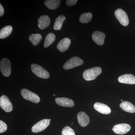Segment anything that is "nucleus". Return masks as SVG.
Segmentation results:
<instances>
[{
	"label": "nucleus",
	"instance_id": "1a4fd4ad",
	"mask_svg": "<svg viewBox=\"0 0 135 135\" xmlns=\"http://www.w3.org/2000/svg\"><path fill=\"white\" fill-rule=\"evenodd\" d=\"M131 129V127L127 123H120L114 126L112 129L114 132L118 134H124L127 133Z\"/></svg>",
	"mask_w": 135,
	"mask_h": 135
},
{
	"label": "nucleus",
	"instance_id": "0eeeda50",
	"mask_svg": "<svg viewBox=\"0 0 135 135\" xmlns=\"http://www.w3.org/2000/svg\"><path fill=\"white\" fill-rule=\"evenodd\" d=\"M50 121L48 119H44L40 121L32 128V132L35 133H39L45 130L49 126Z\"/></svg>",
	"mask_w": 135,
	"mask_h": 135
},
{
	"label": "nucleus",
	"instance_id": "4468645a",
	"mask_svg": "<svg viewBox=\"0 0 135 135\" xmlns=\"http://www.w3.org/2000/svg\"><path fill=\"white\" fill-rule=\"evenodd\" d=\"M118 81L120 83L134 84H135V77L131 74H124L119 77Z\"/></svg>",
	"mask_w": 135,
	"mask_h": 135
},
{
	"label": "nucleus",
	"instance_id": "dca6fc26",
	"mask_svg": "<svg viewBox=\"0 0 135 135\" xmlns=\"http://www.w3.org/2000/svg\"><path fill=\"white\" fill-rule=\"evenodd\" d=\"M38 26L41 30L46 29L49 26L50 19L47 15H43L40 17L38 19Z\"/></svg>",
	"mask_w": 135,
	"mask_h": 135
},
{
	"label": "nucleus",
	"instance_id": "a211bd4d",
	"mask_svg": "<svg viewBox=\"0 0 135 135\" xmlns=\"http://www.w3.org/2000/svg\"><path fill=\"white\" fill-rule=\"evenodd\" d=\"M60 0H47L45 1L44 4L49 9H55L60 5Z\"/></svg>",
	"mask_w": 135,
	"mask_h": 135
},
{
	"label": "nucleus",
	"instance_id": "a878e982",
	"mask_svg": "<svg viewBox=\"0 0 135 135\" xmlns=\"http://www.w3.org/2000/svg\"><path fill=\"white\" fill-rule=\"evenodd\" d=\"M78 1L77 0H67L66 1V5L68 6H72L75 5Z\"/></svg>",
	"mask_w": 135,
	"mask_h": 135
},
{
	"label": "nucleus",
	"instance_id": "2eb2a0df",
	"mask_svg": "<svg viewBox=\"0 0 135 135\" xmlns=\"http://www.w3.org/2000/svg\"><path fill=\"white\" fill-rule=\"evenodd\" d=\"M71 40L67 38H64L59 42L57 48L61 52H64L67 50L71 44Z\"/></svg>",
	"mask_w": 135,
	"mask_h": 135
},
{
	"label": "nucleus",
	"instance_id": "393cba45",
	"mask_svg": "<svg viewBox=\"0 0 135 135\" xmlns=\"http://www.w3.org/2000/svg\"><path fill=\"white\" fill-rule=\"evenodd\" d=\"M7 129V124L2 121H0V133H3L5 132Z\"/></svg>",
	"mask_w": 135,
	"mask_h": 135
},
{
	"label": "nucleus",
	"instance_id": "6ab92c4d",
	"mask_svg": "<svg viewBox=\"0 0 135 135\" xmlns=\"http://www.w3.org/2000/svg\"><path fill=\"white\" fill-rule=\"evenodd\" d=\"M12 31V27L11 26H7L0 31V38H5L9 36Z\"/></svg>",
	"mask_w": 135,
	"mask_h": 135
},
{
	"label": "nucleus",
	"instance_id": "7ed1b4c3",
	"mask_svg": "<svg viewBox=\"0 0 135 135\" xmlns=\"http://www.w3.org/2000/svg\"><path fill=\"white\" fill-rule=\"evenodd\" d=\"M83 63L84 62L81 59L74 56L68 60L63 66V68L65 70H70L82 65Z\"/></svg>",
	"mask_w": 135,
	"mask_h": 135
},
{
	"label": "nucleus",
	"instance_id": "cd10ccee",
	"mask_svg": "<svg viewBox=\"0 0 135 135\" xmlns=\"http://www.w3.org/2000/svg\"><path fill=\"white\" fill-rule=\"evenodd\" d=\"M49 120L50 121L51 120H50V119H49Z\"/></svg>",
	"mask_w": 135,
	"mask_h": 135
},
{
	"label": "nucleus",
	"instance_id": "b1692460",
	"mask_svg": "<svg viewBox=\"0 0 135 135\" xmlns=\"http://www.w3.org/2000/svg\"><path fill=\"white\" fill-rule=\"evenodd\" d=\"M62 135H75L73 129L68 126L65 127L62 131Z\"/></svg>",
	"mask_w": 135,
	"mask_h": 135
},
{
	"label": "nucleus",
	"instance_id": "ddd939ff",
	"mask_svg": "<svg viewBox=\"0 0 135 135\" xmlns=\"http://www.w3.org/2000/svg\"><path fill=\"white\" fill-rule=\"evenodd\" d=\"M95 110L103 114H108L111 113L110 108L105 104L100 103H96L94 104Z\"/></svg>",
	"mask_w": 135,
	"mask_h": 135
},
{
	"label": "nucleus",
	"instance_id": "20e7f679",
	"mask_svg": "<svg viewBox=\"0 0 135 135\" xmlns=\"http://www.w3.org/2000/svg\"><path fill=\"white\" fill-rule=\"evenodd\" d=\"M21 94L25 99L31 101L35 103H38L40 100V98L37 94L28 90L25 89H22Z\"/></svg>",
	"mask_w": 135,
	"mask_h": 135
},
{
	"label": "nucleus",
	"instance_id": "bb28decb",
	"mask_svg": "<svg viewBox=\"0 0 135 135\" xmlns=\"http://www.w3.org/2000/svg\"><path fill=\"white\" fill-rule=\"evenodd\" d=\"M4 13V10L1 4H0V16H2Z\"/></svg>",
	"mask_w": 135,
	"mask_h": 135
},
{
	"label": "nucleus",
	"instance_id": "9d476101",
	"mask_svg": "<svg viewBox=\"0 0 135 135\" xmlns=\"http://www.w3.org/2000/svg\"><path fill=\"white\" fill-rule=\"evenodd\" d=\"M92 38L94 42L99 46H102L104 42L105 35L102 32L96 31L94 32L92 35Z\"/></svg>",
	"mask_w": 135,
	"mask_h": 135
},
{
	"label": "nucleus",
	"instance_id": "9b49d317",
	"mask_svg": "<svg viewBox=\"0 0 135 135\" xmlns=\"http://www.w3.org/2000/svg\"><path fill=\"white\" fill-rule=\"evenodd\" d=\"M55 102L58 105L64 107H72L74 105L72 99L66 98H57L55 99Z\"/></svg>",
	"mask_w": 135,
	"mask_h": 135
},
{
	"label": "nucleus",
	"instance_id": "5701e85b",
	"mask_svg": "<svg viewBox=\"0 0 135 135\" xmlns=\"http://www.w3.org/2000/svg\"><path fill=\"white\" fill-rule=\"evenodd\" d=\"M92 18V14L90 12L85 13L81 15L79 21L82 23H87L90 22Z\"/></svg>",
	"mask_w": 135,
	"mask_h": 135
},
{
	"label": "nucleus",
	"instance_id": "4be33fe9",
	"mask_svg": "<svg viewBox=\"0 0 135 135\" xmlns=\"http://www.w3.org/2000/svg\"><path fill=\"white\" fill-rule=\"evenodd\" d=\"M56 36L54 33H50L47 35L44 41V46L45 48H47L53 44L55 40Z\"/></svg>",
	"mask_w": 135,
	"mask_h": 135
},
{
	"label": "nucleus",
	"instance_id": "f3484780",
	"mask_svg": "<svg viewBox=\"0 0 135 135\" xmlns=\"http://www.w3.org/2000/svg\"><path fill=\"white\" fill-rule=\"evenodd\" d=\"M122 110L127 112L134 113L135 112V106L133 104L128 101H123L120 105Z\"/></svg>",
	"mask_w": 135,
	"mask_h": 135
},
{
	"label": "nucleus",
	"instance_id": "412c9836",
	"mask_svg": "<svg viewBox=\"0 0 135 135\" xmlns=\"http://www.w3.org/2000/svg\"><path fill=\"white\" fill-rule=\"evenodd\" d=\"M42 39V36L40 34H32L29 37L30 41L32 42L33 46H36L40 43Z\"/></svg>",
	"mask_w": 135,
	"mask_h": 135
},
{
	"label": "nucleus",
	"instance_id": "c85d7f7f",
	"mask_svg": "<svg viewBox=\"0 0 135 135\" xmlns=\"http://www.w3.org/2000/svg\"><path fill=\"white\" fill-rule=\"evenodd\" d=\"M121 101H123V100H122H122H121Z\"/></svg>",
	"mask_w": 135,
	"mask_h": 135
},
{
	"label": "nucleus",
	"instance_id": "6e6552de",
	"mask_svg": "<svg viewBox=\"0 0 135 135\" xmlns=\"http://www.w3.org/2000/svg\"><path fill=\"white\" fill-rule=\"evenodd\" d=\"M0 106L6 112H10L13 109L12 103L8 98L5 95L2 96L0 98Z\"/></svg>",
	"mask_w": 135,
	"mask_h": 135
},
{
	"label": "nucleus",
	"instance_id": "423d86ee",
	"mask_svg": "<svg viewBox=\"0 0 135 135\" xmlns=\"http://www.w3.org/2000/svg\"><path fill=\"white\" fill-rule=\"evenodd\" d=\"M114 15L121 24L123 26H127L129 21L128 15L124 11L121 9H118L115 11Z\"/></svg>",
	"mask_w": 135,
	"mask_h": 135
},
{
	"label": "nucleus",
	"instance_id": "f257e3e1",
	"mask_svg": "<svg viewBox=\"0 0 135 135\" xmlns=\"http://www.w3.org/2000/svg\"><path fill=\"white\" fill-rule=\"evenodd\" d=\"M102 73V69L99 67H95L84 71L83 77L86 81L95 80Z\"/></svg>",
	"mask_w": 135,
	"mask_h": 135
},
{
	"label": "nucleus",
	"instance_id": "aec40b11",
	"mask_svg": "<svg viewBox=\"0 0 135 135\" xmlns=\"http://www.w3.org/2000/svg\"><path fill=\"white\" fill-rule=\"evenodd\" d=\"M65 20V17L63 15H60L56 19L53 29L55 30H60L62 26L63 22Z\"/></svg>",
	"mask_w": 135,
	"mask_h": 135
},
{
	"label": "nucleus",
	"instance_id": "f03ea898",
	"mask_svg": "<svg viewBox=\"0 0 135 135\" xmlns=\"http://www.w3.org/2000/svg\"><path fill=\"white\" fill-rule=\"evenodd\" d=\"M31 69L32 72L36 76L44 79H47L50 77L48 72L41 66L36 64H32Z\"/></svg>",
	"mask_w": 135,
	"mask_h": 135
},
{
	"label": "nucleus",
	"instance_id": "f8f14e48",
	"mask_svg": "<svg viewBox=\"0 0 135 135\" xmlns=\"http://www.w3.org/2000/svg\"><path fill=\"white\" fill-rule=\"evenodd\" d=\"M77 120L80 126L85 127L89 124L90 119L88 116L84 112H80L77 114Z\"/></svg>",
	"mask_w": 135,
	"mask_h": 135
},
{
	"label": "nucleus",
	"instance_id": "39448f33",
	"mask_svg": "<svg viewBox=\"0 0 135 135\" xmlns=\"http://www.w3.org/2000/svg\"><path fill=\"white\" fill-rule=\"evenodd\" d=\"M0 69L2 73L4 76L9 77L11 73V63L7 58H3L1 60Z\"/></svg>",
	"mask_w": 135,
	"mask_h": 135
}]
</instances>
